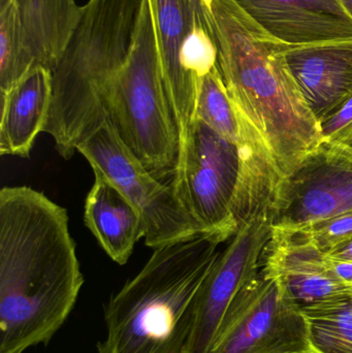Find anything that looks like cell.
<instances>
[{
  "instance_id": "6da1fadb",
  "label": "cell",
  "mask_w": 352,
  "mask_h": 353,
  "mask_svg": "<svg viewBox=\"0 0 352 353\" xmlns=\"http://www.w3.org/2000/svg\"><path fill=\"white\" fill-rule=\"evenodd\" d=\"M84 285L66 209L27 186L0 191V353L48 345Z\"/></svg>"
},
{
  "instance_id": "7a4b0ae2",
  "label": "cell",
  "mask_w": 352,
  "mask_h": 353,
  "mask_svg": "<svg viewBox=\"0 0 352 353\" xmlns=\"http://www.w3.org/2000/svg\"><path fill=\"white\" fill-rule=\"evenodd\" d=\"M218 68L238 110L258 128L285 176L324 145L320 122L287 64L289 45L250 18L233 0L212 8Z\"/></svg>"
},
{
  "instance_id": "3957f363",
  "label": "cell",
  "mask_w": 352,
  "mask_h": 353,
  "mask_svg": "<svg viewBox=\"0 0 352 353\" xmlns=\"http://www.w3.org/2000/svg\"><path fill=\"white\" fill-rule=\"evenodd\" d=\"M225 241L212 234L154 249L110 298L97 353H190L198 294Z\"/></svg>"
},
{
  "instance_id": "277c9868",
  "label": "cell",
  "mask_w": 352,
  "mask_h": 353,
  "mask_svg": "<svg viewBox=\"0 0 352 353\" xmlns=\"http://www.w3.org/2000/svg\"><path fill=\"white\" fill-rule=\"evenodd\" d=\"M145 0H88L52 72L53 97L45 132L64 159L105 121L103 101L134 45Z\"/></svg>"
},
{
  "instance_id": "5b68a950",
  "label": "cell",
  "mask_w": 352,
  "mask_h": 353,
  "mask_svg": "<svg viewBox=\"0 0 352 353\" xmlns=\"http://www.w3.org/2000/svg\"><path fill=\"white\" fill-rule=\"evenodd\" d=\"M120 139L158 180L172 176L179 159V134L161 70L152 10L145 0L127 61L103 101Z\"/></svg>"
},
{
  "instance_id": "8992f818",
  "label": "cell",
  "mask_w": 352,
  "mask_h": 353,
  "mask_svg": "<svg viewBox=\"0 0 352 353\" xmlns=\"http://www.w3.org/2000/svg\"><path fill=\"white\" fill-rule=\"evenodd\" d=\"M78 152L94 175L109 181L138 211L146 246L157 249L208 234L186 211L173 186L149 172L109 120L79 145Z\"/></svg>"
},
{
  "instance_id": "52a82bcc",
  "label": "cell",
  "mask_w": 352,
  "mask_h": 353,
  "mask_svg": "<svg viewBox=\"0 0 352 353\" xmlns=\"http://www.w3.org/2000/svg\"><path fill=\"white\" fill-rule=\"evenodd\" d=\"M309 352L301 307L260 270L229 305L208 353Z\"/></svg>"
},
{
  "instance_id": "ba28073f",
  "label": "cell",
  "mask_w": 352,
  "mask_h": 353,
  "mask_svg": "<svg viewBox=\"0 0 352 353\" xmlns=\"http://www.w3.org/2000/svg\"><path fill=\"white\" fill-rule=\"evenodd\" d=\"M241 174L238 145L196 119L171 185L186 211L225 242L237 232L233 205Z\"/></svg>"
},
{
  "instance_id": "9c48e42d",
  "label": "cell",
  "mask_w": 352,
  "mask_h": 353,
  "mask_svg": "<svg viewBox=\"0 0 352 353\" xmlns=\"http://www.w3.org/2000/svg\"><path fill=\"white\" fill-rule=\"evenodd\" d=\"M352 212V147L324 143L285 176L273 212V228L296 230Z\"/></svg>"
},
{
  "instance_id": "30bf717a",
  "label": "cell",
  "mask_w": 352,
  "mask_h": 353,
  "mask_svg": "<svg viewBox=\"0 0 352 353\" xmlns=\"http://www.w3.org/2000/svg\"><path fill=\"white\" fill-rule=\"evenodd\" d=\"M273 232L265 215L240 225L220 251L198 294L196 327L190 353H208L219 325L242 288L260 273L262 255Z\"/></svg>"
},
{
  "instance_id": "8fae6325",
  "label": "cell",
  "mask_w": 352,
  "mask_h": 353,
  "mask_svg": "<svg viewBox=\"0 0 352 353\" xmlns=\"http://www.w3.org/2000/svg\"><path fill=\"white\" fill-rule=\"evenodd\" d=\"M156 31L161 70L183 152L196 121L200 82L184 72L182 47L198 27L213 28V16L202 0H149Z\"/></svg>"
},
{
  "instance_id": "7c38bea8",
  "label": "cell",
  "mask_w": 352,
  "mask_h": 353,
  "mask_svg": "<svg viewBox=\"0 0 352 353\" xmlns=\"http://www.w3.org/2000/svg\"><path fill=\"white\" fill-rule=\"evenodd\" d=\"M262 268L280 280L301 308L352 294L331 273L328 254L300 230L273 228Z\"/></svg>"
},
{
  "instance_id": "4fadbf2b",
  "label": "cell",
  "mask_w": 352,
  "mask_h": 353,
  "mask_svg": "<svg viewBox=\"0 0 352 353\" xmlns=\"http://www.w3.org/2000/svg\"><path fill=\"white\" fill-rule=\"evenodd\" d=\"M273 37L289 46L352 39V18L341 0H233Z\"/></svg>"
},
{
  "instance_id": "5bb4252c",
  "label": "cell",
  "mask_w": 352,
  "mask_h": 353,
  "mask_svg": "<svg viewBox=\"0 0 352 353\" xmlns=\"http://www.w3.org/2000/svg\"><path fill=\"white\" fill-rule=\"evenodd\" d=\"M289 70L307 103L322 122L352 95V39L289 46Z\"/></svg>"
},
{
  "instance_id": "9a60e30c",
  "label": "cell",
  "mask_w": 352,
  "mask_h": 353,
  "mask_svg": "<svg viewBox=\"0 0 352 353\" xmlns=\"http://www.w3.org/2000/svg\"><path fill=\"white\" fill-rule=\"evenodd\" d=\"M0 97V154L28 159L49 119L53 97L52 70L34 66Z\"/></svg>"
},
{
  "instance_id": "2e32d148",
  "label": "cell",
  "mask_w": 352,
  "mask_h": 353,
  "mask_svg": "<svg viewBox=\"0 0 352 353\" xmlns=\"http://www.w3.org/2000/svg\"><path fill=\"white\" fill-rule=\"evenodd\" d=\"M84 222L101 248L120 265L127 263L143 238L140 215L109 181L95 175L85 201Z\"/></svg>"
},
{
  "instance_id": "e0dca14e",
  "label": "cell",
  "mask_w": 352,
  "mask_h": 353,
  "mask_svg": "<svg viewBox=\"0 0 352 353\" xmlns=\"http://www.w3.org/2000/svg\"><path fill=\"white\" fill-rule=\"evenodd\" d=\"M12 2L35 64L53 72L80 22L83 6L74 0Z\"/></svg>"
},
{
  "instance_id": "ac0fdd59",
  "label": "cell",
  "mask_w": 352,
  "mask_h": 353,
  "mask_svg": "<svg viewBox=\"0 0 352 353\" xmlns=\"http://www.w3.org/2000/svg\"><path fill=\"white\" fill-rule=\"evenodd\" d=\"M309 353H352V294L302 308Z\"/></svg>"
},
{
  "instance_id": "d6986e66",
  "label": "cell",
  "mask_w": 352,
  "mask_h": 353,
  "mask_svg": "<svg viewBox=\"0 0 352 353\" xmlns=\"http://www.w3.org/2000/svg\"><path fill=\"white\" fill-rule=\"evenodd\" d=\"M37 66L29 51L12 0H0V93Z\"/></svg>"
},
{
  "instance_id": "ffe728a7",
  "label": "cell",
  "mask_w": 352,
  "mask_h": 353,
  "mask_svg": "<svg viewBox=\"0 0 352 353\" xmlns=\"http://www.w3.org/2000/svg\"><path fill=\"white\" fill-rule=\"evenodd\" d=\"M196 119L204 122L222 138L235 144L239 141V114L227 92L218 65L200 80Z\"/></svg>"
},
{
  "instance_id": "44dd1931",
  "label": "cell",
  "mask_w": 352,
  "mask_h": 353,
  "mask_svg": "<svg viewBox=\"0 0 352 353\" xmlns=\"http://www.w3.org/2000/svg\"><path fill=\"white\" fill-rule=\"evenodd\" d=\"M302 232L324 252L352 238V212L329 218L301 228Z\"/></svg>"
},
{
  "instance_id": "7402d4cb",
  "label": "cell",
  "mask_w": 352,
  "mask_h": 353,
  "mask_svg": "<svg viewBox=\"0 0 352 353\" xmlns=\"http://www.w3.org/2000/svg\"><path fill=\"white\" fill-rule=\"evenodd\" d=\"M320 124L324 143L352 147V95Z\"/></svg>"
},
{
  "instance_id": "603a6c76",
  "label": "cell",
  "mask_w": 352,
  "mask_h": 353,
  "mask_svg": "<svg viewBox=\"0 0 352 353\" xmlns=\"http://www.w3.org/2000/svg\"><path fill=\"white\" fill-rule=\"evenodd\" d=\"M331 273L342 285L352 290V261H339L328 255Z\"/></svg>"
},
{
  "instance_id": "cb8c5ba5",
  "label": "cell",
  "mask_w": 352,
  "mask_h": 353,
  "mask_svg": "<svg viewBox=\"0 0 352 353\" xmlns=\"http://www.w3.org/2000/svg\"><path fill=\"white\" fill-rule=\"evenodd\" d=\"M327 254L339 261H352V238L331 249Z\"/></svg>"
},
{
  "instance_id": "d4e9b609",
  "label": "cell",
  "mask_w": 352,
  "mask_h": 353,
  "mask_svg": "<svg viewBox=\"0 0 352 353\" xmlns=\"http://www.w3.org/2000/svg\"><path fill=\"white\" fill-rule=\"evenodd\" d=\"M343 6H344L345 10L349 12V16L352 18V0H341Z\"/></svg>"
},
{
  "instance_id": "484cf974",
  "label": "cell",
  "mask_w": 352,
  "mask_h": 353,
  "mask_svg": "<svg viewBox=\"0 0 352 353\" xmlns=\"http://www.w3.org/2000/svg\"><path fill=\"white\" fill-rule=\"evenodd\" d=\"M204 6H206L207 10H210L212 12L213 3H214V0H202Z\"/></svg>"
}]
</instances>
